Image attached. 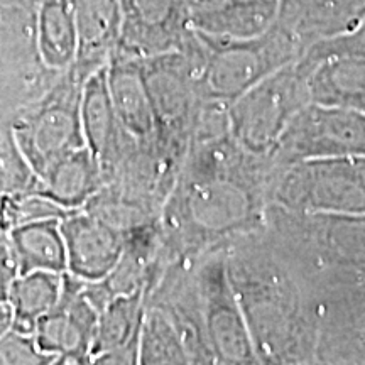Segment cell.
<instances>
[{
	"label": "cell",
	"instance_id": "obj_1",
	"mask_svg": "<svg viewBox=\"0 0 365 365\" xmlns=\"http://www.w3.org/2000/svg\"><path fill=\"white\" fill-rule=\"evenodd\" d=\"M276 170L228 127L196 132L159 213L164 261L196 259L266 225Z\"/></svg>",
	"mask_w": 365,
	"mask_h": 365
},
{
	"label": "cell",
	"instance_id": "obj_2",
	"mask_svg": "<svg viewBox=\"0 0 365 365\" xmlns=\"http://www.w3.org/2000/svg\"><path fill=\"white\" fill-rule=\"evenodd\" d=\"M223 249L261 365H317L313 298L267 240L264 227Z\"/></svg>",
	"mask_w": 365,
	"mask_h": 365
},
{
	"label": "cell",
	"instance_id": "obj_3",
	"mask_svg": "<svg viewBox=\"0 0 365 365\" xmlns=\"http://www.w3.org/2000/svg\"><path fill=\"white\" fill-rule=\"evenodd\" d=\"M264 234L309 296L318 287L365 277V215L269 205Z\"/></svg>",
	"mask_w": 365,
	"mask_h": 365
},
{
	"label": "cell",
	"instance_id": "obj_4",
	"mask_svg": "<svg viewBox=\"0 0 365 365\" xmlns=\"http://www.w3.org/2000/svg\"><path fill=\"white\" fill-rule=\"evenodd\" d=\"M202 63L203 43L196 31L182 49L140 59L156 122L158 150L178 171L205 103L198 90Z\"/></svg>",
	"mask_w": 365,
	"mask_h": 365
},
{
	"label": "cell",
	"instance_id": "obj_5",
	"mask_svg": "<svg viewBox=\"0 0 365 365\" xmlns=\"http://www.w3.org/2000/svg\"><path fill=\"white\" fill-rule=\"evenodd\" d=\"M198 36L203 43L200 95L203 102L223 107H228L274 71L303 56L298 41L277 22L254 38H217L203 33Z\"/></svg>",
	"mask_w": 365,
	"mask_h": 365
},
{
	"label": "cell",
	"instance_id": "obj_6",
	"mask_svg": "<svg viewBox=\"0 0 365 365\" xmlns=\"http://www.w3.org/2000/svg\"><path fill=\"white\" fill-rule=\"evenodd\" d=\"M309 102L307 73L293 61L228 105V130L242 149L269 159L296 113Z\"/></svg>",
	"mask_w": 365,
	"mask_h": 365
},
{
	"label": "cell",
	"instance_id": "obj_7",
	"mask_svg": "<svg viewBox=\"0 0 365 365\" xmlns=\"http://www.w3.org/2000/svg\"><path fill=\"white\" fill-rule=\"evenodd\" d=\"M271 205L293 212L365 215V156L291 164L277 171Z\"/></svg>",
	"mask_w": 365,
	"mask_h": 365
},
{
	"label": "cell",
	"instance_id": "obj_8",
	"mask_svg": "<svg viewBox=\"0 0 365 365\" xmlns=\"http://www.w3.org/2000/svg\"><path fill=\"white\" fill-rule=\"evenodd\" d=\"M81 85L83 80L70 68L54 78L39 102L12 120L14 140L38 178L59 158L85 145L80 118Z\"/></svg>",
	"mask_w": 365,
	"mask_h": 365
},
{
	"label": "cell",
	"instance_id": "obj_9",
	"mask_svg": "<svg viewBox=\"0 0 365 365\" xmlns=\"http://www.w3.org/2000/svg\"><path fill=\"white\" fill-rule=\"evenodd\" d=\"M193 277L203 327L218 365H261L239 299L227 271L225 249H213L195 261Z\"/></svg>",
	"mask_w": 365,
	"mask_h": 365
},
{
	"label": "cell",
	"instance_id": "obj_10",
	"mask_svg": "<svg viewBox=\"0 0 365 365\" xmlns=\"http://www.w3.org/2000/svg\"><path fill=\"white\" fill-rule=\"evenodd\" d=\"M365 156V115L309 102L291 120L269 161L281 171L309 159Z\"/></svg>",
	"mask_w": 365,
	"mask_h": 365
},
{
	"label": "cell",
	"instance_id": "obj_11",
	"mask_svg": "<svg viewBox=\"0 0 365 365\" xmlns=\"http://www.w3.org/2000/svg\"><path fill=\"white\" fill-rule=\"evenodd\" d=\"M312 298L317 365L365 364V277L318 287Z\"/></svg>",
	"mask_w": 365,
	"mask_h": 365
},
{
	"label": "cell",
	"instance_id": "obj_12",
	"mask_svg": "<svg viewBox=\"0 0 365 365\" xmlns=\"http://www.w3.org/2000/svg\"><path fill=\"white\" fill-rule=\"evenodd\" d=\"M120 39L115 51L125 56L143 59L176 51L195 34L190 0H120Z\"/></svg>",
	"mask_w": 365,
	"mask_h": 365
},
{
	"label": "cell",
	"instance_id": "obj_13",
	"mask_svg": "<svg viewBox=\"0 0 365 365\" xmlns=\"http://www.w3.org/2000/svg\"><path fill=\"white\" fill-rule=\"evenodd\" d=\"M97 319L98 309L85 294V281L65 272L61 298L39 319L34 339L54 359V365L91 364Z\"/></svg>",
	"mask_w": 365,
	"mask_h": 365
},
{
	"label": "cell",
	"instance_id": "obj_14",
	"mask_svg": "<svg viewBox=\"0 0 365 365\" xmlns=\"http://www.w3.org/2000/svg\"><path fill=\"white\" fill-rule=\"evenodd\" d=\"M80 118L85 145L100 163L107 185L140 148L118 122L108 91L107 65L91 73L81 85Z\"/></svg>",
	"mask_w": 365,
	"mask_h": 365
},
{
	"label": "cell",
	"instance_id": "obj_15",
	"mask_svg": "<svg viewBox=\"0 0 365 365\" xmlns=\"http://www.w3.org/2000/svg\"><path fill=\"white\" fill-rule=\"evenodd\" d=\"M66 272L85 282H100L113 271L125 247V234L81 208L61 218Z\"/></svg>",
	"mask_w": 365,
	"mask_h": 365
},
{
	"label": "cell",
	"instance_id": "obj_16",
	"mask_svg": "<svg viewBox=\"0 0 365 365\" xmlns=\"http://www.w3.org/2000/svg\"><path fill=\"white\" fill-rule=\"evenodd\" d=\"M107 81L122 129L140 148L156 150L159 154L156 145V122H154L153 105H150L140 59L115 51L107 63Z\"/></svg>",
	"mask_w": 365,
	"mask_h": 365
},
{
	"label": "cell",
	"instance_id": "obj_17",
	"mask_svg": "<svg viewBox=\"0 0 365 365\" xmlns=\"http://www.w3.org/2000/svg\"><path fill=\"white\" fill-rule=\"evenodd\" d=\"M148 289L113 296L98 309L91 364H139V335Z\"/></svg>",
	"mask_w": 365,
	"mask_h": 365
},
{
	"label": "cell",
	"instance_id": "obj_18",
	"mask_svg": "<svg viewBox=\"0 0 365 365\" xmlns=\"http://www.w3.org/2000/svg\"><path fill=\"white\" fill-rule=\"evenodd\" d=\"M365 19V0H279L276 22L308 48L354 31Z\"/></svg>",
	"mask_w": 365,
	"mask_h": 365
},
{
	"label": "cell",
	"instance_id": "obj_19",
	"mask_svg": "<svg viewBox=\"0 0 365 365\" xmlns=\"http://www.w3.org/2000/svg\"><path fill=\"white\" fill-rule=\"evenodd\" d=\"M78 53L71 68L81 80L103 68L120 39V0H71Z\"/></svg>",
	"mask_w": 365,
	"mask_h": 365
},
{
	"label": "cell",
	"instance_id": "obj_20",
	"mask_svg": "<svg viewBox=\"0 0 365 365\" xmlns=\"http://www.w3.org/2000/svg\"><path fill=\"white\" fill-rule=\"evenodd\" d=\"M279 12V0H190L191 26L217 38L245 39L266 33Z\"/></svg>",
	"mask_w": 365,
	"mask_h": 365
},
{
	"label": "cell",
	"instance_id": "obj_21",
	"mask_svg": "<svg viewBox=\"0 0 365 365\" xmlns=\"http://www.w3.org/2000/svg\"><path fill=\"white\" fill-rule=\"evenodd\" d=\"M38 180L39 193L66 212L85 208L105 186L100 163L86 145L59 158Z\"/></svg>",
	"mask_w": 365,
	"mask_h": 365
},
{
	"label": "cell",
	"instance_id": "obj_22",
	"mask_svg": "<svg viewBox=\"0 0 365 365\" xmlns=\"http://www.w3.org/2000/svg\"><path fill=\"white\" fill-rule=\"evenodd\" d=\"M301 70L307 73L312 102L349 108L365 115L364 58L335 54Z\"/></svg>",
	"mask_w": 365,
	"mask_h": 365
},
{
	"label": "cell",
	"instance_id": "obj_23",
	"mask_svg": "<svg viewBox=\"0 0 365 365\" xmlns=\"http://www.w3.org/2000/svg\"><path fill=\"white\" fill-rule=\"evenodd\" d=\"M36 48L43 66L54 75L75 65L78 33L71 0H41L36 16Z\"/></svg>",
	"mask_w": 365,
	"mask_h": 365
},
{
	"label": "cell",
	"instance_id": "obj_24",
	"mask_svg": "<svg viewBox=\"0 0 365 365\" xmlns=\"http://www.w3.org/2000/svg\"><path fill=\"white\" fill-rule=\"evenodd\" d=\"M19 274L33 271L66 272V245L61 218H43L9 230Z\"/></svg>",
	"mask_w": 365,
	"mask_h": 365
},
{
	"label": "cell",
	"instance_id": "obj_25",
	"mask_svg": "<svg viewBox=\"0 0 365 365\" xmlns=\"http://www.w3.org/2000/svg\"><path fill=\"white\" fill-rule=\"evenodd\" d=\"M63 274L33 271L19 274L9 291V307L12 309V328L33 333L44 314L56 307L63 291Z\"/></svg>",
	"mask_w": 365,
	"mask_h": 365
},
{
	"label": "cell",
	"instance_id": "obj_26",
	"mask_svg": "<svg viewBox=\"0 0 365 365\" xmlns=\"http://www.w3.org/2000/svg\"><path fill=\"white\" fill-rule=\"evenodd\" d=\"M139 364H191L173 318L159 304L148 301L139 335Z\"/></svg>",
	"mask_w": 365,
	"mask_h": 365
},
{
	"label": "cell",
	"instance_id": "obj_27",
	"mask_svg": "<svg viewBox=\"0 0 365 365\" xmlns=\"http://www.w3.org/2000/svg\"><path fill=\"white\" fill-rule=\"evenodd\" d=\"M39 180L17 148L11 129L0 132V198L38 191Z\"/></svg>",
	"mask_w": 365,
	"mask_h": 365
},
{
	"label": "cell",
	"instance_id": "obj_28",
	"mask_svg": "<svg viewBox=\"0 0 365 365\" xmlns=\"http://www.w3.org/2000/svg\"><path fill=\"white\" fill-rule=\"evenodd\" d=\"M0 365H54V359L39 349L33 333L11 327L0 335Z\"/></svg>",
	"mask_w": 365,
	"mask_h": 365
},
{
	"label": "cell",
	"instance_id": "obj_29",
	"mask_svg": "<svg viewBox=\"0 0 365 365\" xmlns=\"http://www.w3.org/2000/svg\"><path fill=\"white\" fill-rule=\"evenodd\" d=\"M335 54L365 59V19L350 33L339 36V38L322 41V43L308 48L303 56L298 59V63L301 68H309L322 58L335 56Z\"/></svg>",
	"mask_w": 365,
	"mask_h": 365
},
{
	"label": "cell",
	"instance_id": "obj_30",
	"mask_svg": "<svg viewBox=\"0 0 365 365\" xmlns=\"http://www.w3.org/2000/svg\"><path fill=\"white\" fill-rule=\"evenodd\" d=\"M19 276L16 254H14L9 232L0 230V303H7L9 291L16 277Z\"/></svg>",
	"mask_w": 365,
	"mask_h": 365
},
{
	"label": "cell",
	"instance_id": "obj_31",
	"mask_svg": "<svg viewBox=\"0 0 365 365\" xmlns=\"http://www.w3.org/2000/svg\"><path fill=\"white\" fill-rule=\"evenodd\" d=\"M12 325V309L9 303H0V335Z\"/></svg>",
	"mask_w": 365,
	"mask_h": 365
}]
</instances>
